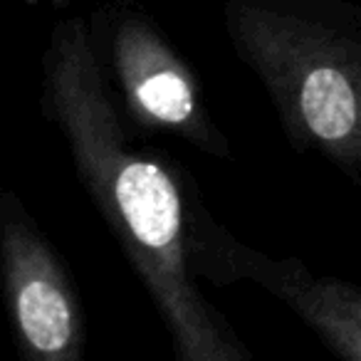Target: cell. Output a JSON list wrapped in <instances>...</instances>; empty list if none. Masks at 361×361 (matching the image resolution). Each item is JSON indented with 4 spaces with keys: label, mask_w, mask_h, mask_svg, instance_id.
Here are the masks:
<instances>
[{
    "label": "cell",
    "mask_w": 361,
    "mask_h": 361,
    "mask_svg": "<svg viewBox=\"0 0 361 361\" xmlns=\"http://www.w3.org/2000/svg\"><path fill=\"white\" fill-rule=\"evenodd\" d=\"M55 116L82 180L149 285L183 359H238L223 324L191 285L186 218L176 180L159 161L131 154L82 23H62L47 55Z\"/></svg>",
    "instance_id": "obj_1"
},
{
    "label": "cell",
    "mask_w": 361,
    "mask_h": 361,
    "mask_svg": "<svg viewBox=\"0 0 361 361\" xmlns=\"http://www.w3.org/2000/svg\"><path fill=\"white\" fill-rule=\"evenodd\" d=\"M235 42L307 139L361 171V11L231 0Z\"/></svg>",
    "instance_id": "obj_2"
},
{
    "label": "cell",
    "mask_w": 361,
    "mask_h": 361,
    "mask_svg": "<svg viewBox=\"0 0 361 361\" xmlns=\"http://www.w3.org/2000/svg\"><path fill=\"white\" fill-rule=\"evenodd\" d=\"M8 292L25 346L40 359H70L80 339V317L60 265L30 223L6 203L3 223Z\"/></svg>",
    "instance_id": "obj_3"
},
{
    "label": "cell",
    "mask_w": 361,
    "mask_h": 361,
    "mask_svg": "<svg viewBox=\"0 0 361 361\" xmlns=\"http://www.w3.org/2000/svg\"><path fill=\"white\" fill-rule=\"evenodd\" d=\"M116 70L126 85L131 102L151 121L171 129L201 136L196 90L186 70L141 23H126L114 40Z\"/></svg>",
    "instance_id": "obj_4"
},
{
    "label": "cell",
    "mask_w": 361,
    "mask_h": 361,
    "mask_svg": "<svg viewBox=\"0 0 361 361\" xmlns=\"http://www.w3.org/2000/svg\"><path fill=\"white\" fill-rule=\"evenodd\" d=\"M260 275L262 285L272 282V290L287 300L326 341L349 359H361V292L341 282H324L307 275L302 267L277 270L267 260Z\"/></svg>",
    "instance_id": "obj_5"
}]
</instances>
